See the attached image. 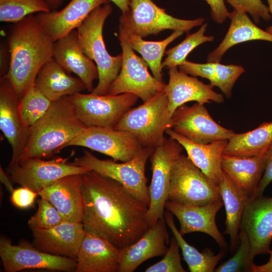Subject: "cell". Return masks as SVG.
Here are the masks:
<instances>
[{"label": "cell", "instance_id": "cell-32", "mask_svg": "<svg viewBox=\"0 0 272 272\" xmlns=\"http://www.w3.org/2000/svg\"><path fill=\"white\" fill-rule=\"evenodd\" d=\"M173 214L168 210L164 212L165 222L171 230L181 249L183 259L191 272H213L218 263L223 258L225 250H222L217 254L210 249L200 252L197 249L189 244L176 228Z\"/></svg>", "mask_w": 272, "mask_h": 272}, {"label": "cell", "instance_id": "cell-46", "mask_svg": "<svg viewBox=\"0 0 272 272\" xmlns=\"http://www.w3.org/2000/svg\"><path fill=\"white\" fill-rule=\"evenodd\" d=\"M269 254L270 257L268 261L265 264L261 265L254 264L252 268L253 272H272V250H270Z\"/></svg>", "mask_w": 272, "mask_h": 272}, {"label": "cell", "instance_id": "cell-24", "mask_svg": "<svg viewBox=\"0 0 272 272\" xmlns=\"http://www.w3.org/2000/svg\"><path fill=\"white\" fill-rule=\"evenodd\" d=\"M82 174L65 176L38 192L50 202L65 221L82 222L84 216Z\"/></svg>", "mask_w": 272, "mask_h": 272}, {"label": "cell", "instance_id": "cell-14", "mask_svg": "<svg viewBox=\"0 0 272 272\" xmlns=\"http://www.w3.org/2000/svg\"><path fill=\"white\" fill-rule=\"evenodd\" d=\"M70 146L87 148L121 162L130 160L143 147L128 132L92 126H86L65 148Z\"/></svg>", "mask_w": 272, "mask_h": 272}, {"label": "cell", "instance_id": "cell-21", "mask_svg": "<svg viewBox=\"0 0 272 272\" xmlns=\"http://www.w3.org/2000/svg\"><path fill=\"white\" fill-rule=\"evenodd\" d=\"M120 249L108 239L85 230L76 258L75 272L118 271Z\"/></svg>", "mask_w": 272, "mask_h": 272}, {"label": "cell", "instance_id": "cell-22", "mask_svg": "<svg viewBox=\"0 0 272 272\" xmlns=\"http://www.w3.org/2000/svg\"><path fill=\"white\" fill-rule=\"evenodd\" d=\"M109 0H71L62 10L38 13L36 18L53 42L77 30L89 14Z\"/></svg>", "mask_w": 272, "mask_h": 272}, {"label": "cell", "instance_id": "cell-18", "mask_svg": "<svg viewBox=\"0 0 272 272\" xmlns=\"http://www.w3.org/2000/svg\"><path fill=\"white\" fill-rule=\"evenodd\" d=\"M222 200L202 206L183 205L167 200L165 208L178 219L182 235L200 232L211 236L218 246L225 250L227 244L216 223V216L223 206Z\"/></svg>", "mask_w": 272, "mask_h": 272}, {"label": "cell", "instance_id": "cell-7", "mask_svg": "<svg viewBox=\"0 0 272 272\" xmlns=\"http://www.w3.org/2000/svg\"><path fill=\"white\" fill-rule=\"evenodd\" d=\"M118 39L122 50V65L107 94L130 93L145 102L158 93L164 91L166 84L151 75L148 70L147 62L134 53L128 42L126 28L120 20Z\"/></svg>", "mask_w": 272, "mask_h": 272}, {"label": "cell", "instance_id": "cell-33", "mask_svg": "<svg viewBox=\"0 0 272 272\" xmlns=\"http://www.w3.org/2000/svg\"><path fill=\"white\" fill-rule=\"evenodd\" d=\"M119 20L123 22L119 19ZM128 42L134 50L141 54L147 62L153 76L158 80L163 81L162 74V59L167 46L184 33L181 31H174L173 33L161 41H150L143 39V37L132 32L125 26Z\"/></svg>", "mask_w": 272, "mask_h": 272}, {"label": "cell", "instance_id": "cell-31", "mask_svg": "<svg viewBox=\"0 0 272 272\" xmlns=\"http://www.w3.org/2000/svg\"><path fill=\"white\" fill-rule=\"evenodd\" d=\"M272 143V121L265 122L256 128L234 133L228 140L223 154L238 157H249L264 153Z\"/></svg>", "mask_w": 272, "mask_h": 272}, {"label": "cell", "instance_id": "cell-2", "mask_svg": "<svg viewBox=\"0 0 272 272\" xmlns=\"http://www.w3.org/2000/svg\"><path fill=\"white\" fill-rule=\"evenodd\" d=\"M54 42L36 16H27L12 28L8 38L10 61L4 76L20 98L35 85L39 71L53 57Z\"/></svg>", "mask_w": 272, "mask_h": 272}, {"label": "cell", "instance_id": "cell-28", "mask_svg": "<svg viewBox=\"0 0 272 272\" xmlns=\"http://www.w3.org/2000/svg\"><path fill=\"white\" fill-rule=\"evenodd\" d=\"M228 17L231 20L229 29L219 45L209 54L208 62H220L229 48L240 43L257 40L272 42V35L257 27L244 10L234 9Z\"/></svg>", "mask_w": 272, "mask_h": 272}, {"label": "cell", "instance_id": "cell-9", "mask_svg": "<svg viewBox=\"0 0 272 272\" xmlns=\"http://www.w3.org/2000/svg\"><path fill=\"white\" fill-rule=\"evenodd\" d=\"M69 97L78 118L86 126L112 128L139 98L130 93L99 95L81 92Z\"/></svg>", "mask_w": 272, "mask_h": 272}, {"label": "cell", "instance_id": "cell-38", "mask_svg": "<svg viewBox=\"0 0 272 272\" xmlns=\"http://www.w3.org/2000/svg\"><path fill=\"white\" fill-rule=\"evenodd\" d=\"M37 202V210L28 222L31 230L50 228L64 221L56 208L48 200L41 198Z\"/></svg>", "mask_w": 272, "mask_h": 272}, {"label": "cell", "instance_id": "cell-19", "mask_svg": "<svg viewBox=\"0 0 272 272\" xmlns=\"http://www.w3.org/2000/svg\"><path fill=\"white\" fill-rule=\"evenodd\" d=\"M169 80L164 92L168 99L169 112L172 116L176 109L190 101L205 104L212 101L218 104L224 101L222 94L213 90V86L205 84L196 78L190 77L178 70L177 66L169 69Z\"/></svg>", "mask_w": 272, "mask_h": 272}, {"label": "cell", "instance_id": "cell-1", "mask_svg": "<svg viewBox=\"0 0 272 272\" xmlns=\"http://www.w3.org/2000/svg\"><path fill=\"white\" fill-rule=\"evenodd\" d=\"M82 178L85 230L105 237L121 249L151 227L147 219L148 207L119 182L92 170Z\"/></svg>", "mask_w": 272, "mask_h": 272}, {"label": "cell", "instance_id": "cell-49", "mask_svg": "<svg viewBox=\"0 0 272 272\" xmlns=\"http://www.w3.org/2000/svg\"><path fill=\"white\" fill-rule=\"evenodd\" d=\"M62 1L63 0H46L50 8H56L62 3Z\"/></svg>", "mask_w": 272, "mask_h": 272}, {"label": "cell", "instance_id": "cell-15", "mask_svg": "<svg viewBox=\"0 0 272 272\" xmlns=\"http://www.w3.org/2000/svg\"><path fill=\"white\" fill-rule=\"evenodd\" d=\"M172 128L177 133L200 144L228 140L235 133L216 122L204 106L198 103L177 108L172 116Z\"/></svg>", "mask_w": 272, "mask_h": 272}, {"label": "cell", "instance_id": "cell-8", "mask_svg": "<svg viewBox=\"0 0 272 272\" xmlns=\"http://www.w3.org/2000/svg\"><path fill=\"white\" fill-rule=\"evenodd\" d=\"M168 200L183 205L202 206L222 198L219 185L181 154L172 169Z\"/></svg>", "mask_w": 272, "mask_h": 272}, {"label": "cell", "instance_id": "cell-44", "mask_svg": "<svg viewBox=\"0 0 272 272\" xmlns=\"http://www.w3.org/2000/svg\"><path fill=\"white\" fill-rule=\"evenodd\" d=\"M265 154L266 159L264 171L253 197L262 196L265 188L272 181V143L265 151Z\"/></svg>", "mask_w": 272, "mask_h": 272}, {"label": "cell", "instance_id": "cell-5", "mask_svg": "<svg viewBox=\"0 0 272 272\" xmlns=\"http://www.w3.org/2000/svg\"><path fill=\"white\" fill-rule=\"evenodd\" d=\"M172 123L168 99L162 91L130 109L114 128L130 133L143 147L155 149L164 143V133L168 128H172Z\"/></svg>", "mask_w": 272, "mask_h": 272}, {"label": "cell", "instance_id": "cell-26", "mask_svg": "<svg viewBox=\"0 0 272 272\" xmlns=\"http://www.w3.org/2000/svg\"><path fill=\"white\" fill-rule=\"evenodd\" d=\"M165 133L180 144L194 164L219 185L222 176L223 152L228 140L200 144L177 133L171 128H168Z\"/></svg>", "mask_w": 272, "mask_h": 272}, {"label": "cell", "instance_id": "cell-23", "mask_svg": "<svg viewBox=\"0 0 272 272\" xmlns=\"http://www.w3.org/2000/svg\"><path fill=\"white\" fill-rule=\"evenodd\" d=\"M165 223L159 219L138 241L120 249L118 272H133L147 260L166 253L169 240Z\"/></svg>", "mask_w": 272, "mask_h": 272}, {"label": "cell", "instance_id": "cell-16", "mask_svg": "<svg viewBox=\"0 0 272 272\" xmlns=\"http://www.w3.org/2000/svg\"><path fill=\"white\" fill-rule=\"evenodd\" d=\"M240 229L247 235L254 257L269 254L272 241V197L262 195L249 198Z\"/></svg>", "mask_w": 272, "mask_h": 272}, {"label": "cell", "instance_id": "cell-45", "mask_svg": "<svg viewBox=\"0 0 272 272\" xmlns=\"http://www.w3.org/2000/svg\"><path fill=\"white\" fill-rule=\"evenodd\" d=\"M211 8V15L212 19L219 24L223 23L229 17L228 12L225 0H205Z\"/></svg>", "mask_w": 272, "mask_h": 272}, {"label": "cell", "instance_id": "cell-39", "mask_svg": "<svg viewBox=\"0 0 272 272\" xmlns=\"http://www.w3.org/2000/svg\"><path fill=\"white\" fill-rule=\"evenodd\" d=\"M215 63L216 77L212 86L218 87L227 98H230L234 85L244 72V69L241 65Z\"/></svg>", "mask_w": 272, "mask_h": 272}, {"label": "cell", "instance_id": "cell-41", "mask_svg": "<svg viewBox=\"0 0 272 272\" xmlns=\"http://www.w3.org/2000/svg\"><path fill=\"white\" fill-rule=\"evenodd\" d=\"M234 9H241L249 13L256 23L260 19L269 20L271 16L266 7L261 0H226Z\"/></svg>", "mask_w": 272, "mask_h": 272}, {"label": "cell", "instance_id": "cell-50", "mask_svg": "<svg viewBox=\"0 0 272 272\" xmlns=\"http://www.w3.org/2000/svg\"><path fill=\"white\" fill-rule=\"evenodd\" d=\"M268 5V8L269 9V12L272 17V0H266ZM267 32L272 35V25L267 27L266 29V30Z\"/></svg>", "mask_w": 272, "mask_h": 272}, {"label": "cell", "instance_id": "cell-17", "mask_svg": "<svg viewBox=\"0 0 272 272\" xmlns=\"http://www.w3.org/2000/svg\"><path fill=\"white\" fill-rule=\"evenodd\" d=\"M20 99L9 80L2 76L0 80V129L12 148L10 166L20 161L29 136V128L24 125L18 111Z\"/></svg>", "mask_w": 272, "mask_h": 272}, {"label": "cell", "instance_id": "cell-20", "mask_svg": "<svg viewBox=\"0 0 272 272\" xmlns=\"http://www.w3.org/2000/svg\"><path fill=\"white\" fill-rule=\"evenodd\" d=\"M32 231V244L38 249L75 259L85 233L82 222L65 220L50 228Z\"/></svg>", "mask_w": 272, "mask_h": 272}, {"label": "cell", "instance_id": "cell-29", "mask_svg": "<svg viewBox=\"0 0 272 272\" xmlns=\"http://www.w3.org/2000/svg\"><path fill=\"white\" fill-rule=\"evenodd\" d=\"M219 189L226 215L223 234L229 236L230 250L233 252L238 246L242 215L250 197L223 170Z\"/></svg>", "mask_w": 272, "mask_h": 272}, {"label": "cell", "instance_id": "cell-25", "mask_svg": "<svg viewBox=\"0 0 272 272\" xmlns=\"http://www.w3.org/2000/svg\"><path fill=\"white\" fill-rule=\"evenodd\" d=\"M53 58L68 73L76 74L88 91H93V81L98 79V69L82 50L77 30L54 42Z\"/></svg>", "mask_w": 272, "mask_h": 272}, {"label": "cell", "instance_id": "cell-42", "mask_svg": "<svg viewBox=\"0 0 272 272\" xmlns=\"http://www.w3.org/2000/svg\"><path fill=\"white\" fill-rule=\"evenodd\" d=\"M215 63L208 61L206 63H198L186 60L178 66L180 70L187 74L208 79L212 86L216 77Z\"/></svg>", "mask_w": 272, "mask_h": 272}, {"label": "cell", "instance_id": "cell-11", "mask_svg": "<svg viewBox=\"0 0 272 272\" xmlns=\"http://www.w3.org/2000/svg\"><path fill=\"white\" fill-rule=\"evenodd\" d=\"M183 149L175 140L166 138L164 143L156 148L150 156L152 177L149 187L150 204L147 213V219L151 227L159 219L164 218L172 169Z\"/></svg>", "mask_w": 272, "mask_h": 272}, {"label": "cell", "instance_id": "cell-13", "mask_svg": "<svg viewBox=\"0 0 272 272\" xmlns=\"http://www.w3.org/2000/svg\"><path fill=\"white\" fill-rule=\"evenodd\" d=\"M0 256L6 272L30 268L75 271L77 265L75 259L44 252L26 241L13 245L4 236L0 239Z\"/></svg>", "mask_w": 272, "mask_h": 272}, {"label": "cell", "instance_id": "cell-48", "mask_svg": "<svg viewBox=\"0 0 272 272\" xmlns=\"http://www.w3.org/2000/svg\"><path fill=\"white\" fill-rule=\"evenodd\" d=\"M113 2L122 12V14H125L130 10L129 0H109Z\"/></svg>", "mask_w": 272, "mask_h": 272}, {"label": "cell", "instance_id": "cell-12", "mask_svg": "<svg viewBox=\"0 0 272 272\" xmlns=\"http://www.w3.org/2000/svg\"><path fill=\"white\" fill-rule=\"evenodd\" d=\"M8 171L13 183L38 192L58 179L69 175L83 174L91 170L75 165L67 159L57 158L50 160L30 158L9 166Z\"/></svg>", "mask_w": 272, "mask_h": 272}, {"label": "cell", "instance_id": "cell-40", "mask_svg": "<svg viewBox=\"0 0 272 272\" xmlns=\"http://www.w3.org/2000/svg\"><path fill=\"white\" fill-rule=\"evenodd\" d=\"M180 247L175 237L171 238L164 257L146 269L145 272H185L179 253Z\"/></svg>", "mask_w": 272, "mask_h": 272}, {"label": "cell", "instance_id": "cell-35", "mask_svg": "<svg viewBox=\"0 0 272 272\" xmlns=\"http://www.w3.org/2000/svg\"><path fill=\"white\" fill-rule=\"evenodd\" d=\"M51 11L46 0H0V21L17 23L36 13Z\"/></svg>", "mask_w": 272, "mask_h": 272}, {"label": "cell", "instance_id": "cell-6", "mask_svg": "<svg viewBox=\"0 0 272 272\" xmlns=\"http://www.w3.org/2000/svg\"><path fill=\"white\" fill-rule=\"evenodd\" d=\"M154 150L153 148L142 147L130 160L117 163L113 160L99 159L84 150L83 155L75 158L72 163L119 182L134 197L149 207L150 196L145 167Z\"/></svg>", "mask_w": 272, "mask_h": 272}, {"label": "cell", "instance_id": "cell-37", "mask_svg": "<svg viewBox=\"0 0 272 272\" xmlns=\"http://www.w3.org/2000/svg\"><path fill=\"white\" fill-rule=\"evenodd\" d=\"M239 244L236 253L226 261L216 266V272H253L254 256L245 232L240 229Z\"/></svg>", "mask_w": 272, "mask_h": 272}, {"label": "cell", "instance_id": "cell-36", "mask_svg": "<svg viewBox=\"0 0 272 272\" xmlns=\"http://www.w3.org/2000/svg\"><path fill=\"white\" fill-rule=\"evenodd\" d=\"M207 28V24H203L197 31L188 35L179 44L167 50V56L162 62V69L178 66L186 60L188 54L195 48L203 43L213 41V36L205 35Z\"/></svg>", "mask_w": 272, "mask_h": 272}, {"label": "cell", "instance_id": "cell-4", "mask_svg": "<svg viewBox=\"0 0 272 272\" xmlns=\"http://www.w3.org/2000/svg\"><path fill=\"white\" fill-rule=\"evenodd\" d=\"M112 11V8L108 3L97 8L77 29L82 50L95 62L98 69V83L91 92L96 95L107 94L122 65V53L115 56L111 55L106 48L103 39L104 24Z\"/></svg>", "mask_w": 272, "mask_h": 272}, {"label": "cell", "instance_id": "cell-10", "mask_svg": "<svg viewBox=\"0 0 272 272\" xmlns=\"http://www.w3.org/2000/svg\"><path fill=\"white\" fill-rule=\"evenodd\" d=\"M130 10L120 17L127 28L142 37L157 35L167 30L188 33L195 27L201 26L203 18L184 20L166 13L152 0H129Z\"/></svg>", "mask_w": 272, "mask_h": 272}, {"label": "cell", "instance_id": "cell-34", "mask_svg": "<svg viewBox=\"0 0 272 272\" xmlns=\"http://www.w3.org/2000/svg\"><path fill=\"white\" fill-rule=\"evenodd\" d=\"M51 102L34 85L20 99L18 111L25 126L30 128L48 110Z\"/></svg>", "mask_w": 272, "mask_h": 272}, {"label": "cell", "instance_id": "cell-47", "mask_svg": "<svg viewBox=\"0 0 272 272\" xmlns=\"http://www.w3.org/2000/svg\"><path fill=\"white\" fill-rule=\"evenodd\" d=\"M0 179L1 181L4 184L7 190L12 193L15 189L13 186V182L10 177L9 178L6 172L1 167L0 169Z\"/></svg>", "mask_w": 272, "mask_h": 272}, {"label": "cell", "instance_id": "cell-30", "mask_svg": "<svg viewBox=\"0 0 272 272\" xmlns=\"http://www.w3.org/2000/svg\"><path fill=\"white\" fill-rule=\"evenodd\" d=\"M265 151L249 157H238L223 154L222 170L249 196L256 191L265 167Z\"/></svg>", "mask_w": 272, "mask_h": 272}, {"label": "cell", "instance_id": "cell-43", "mask_svg": "<svg viewBox=\"0 0 272 272\" xmlns=\"http://www.w3.org/2000/svg\"><path fill=\"white\" fill-rule=\"evenodd\" d=\"M37 195V192L22 186L15 189L11 193V201L14 206L19 209H27L33 206Z\"/></svg>", "mask_w": 272, "mask_h": 272}, {"label": "cell", "instance_id": "cell-3", "mask_svg": "<svg viewBox=\"0 0 272 272\" xmlns=\"http://www.w3.org/2000/svg\"><path fill=\"white\" fill-rule=\"evenodd\" d=\"M86 126L78 118L69 96L52 102L46 112L29 128L20 161L51 158Z\"/></svg>", "mask_w": 272, "mask_h": 272}, {"label": "cell", "instance_id": "cell-27", "mask_svg": "<svg viewBox=\"0 0 272 272\" xmlns=\"http://www.w3.org/2000/svg\"><path fill=\"white\" fill-rule=\"evenodd\" d=\"M35 86L51 102L86 89L79 78L70 75L53 57L39 71Z\"/></svg>", "mask_w": 272, "mask_h": 272}]
</instances>
